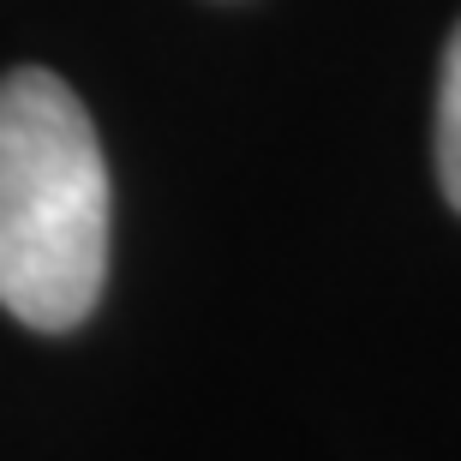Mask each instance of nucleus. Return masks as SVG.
<instances>
[{
	"mask_svg": "<svg viewBox=\"0 0 461 461\" xmlns=\"http://www.w3.org/2000/svg\"><path fill=\"white\" fill-rule=\"evenodd\" d=\"M108 282V162L67 78H0V306L31 330H78Z\"/></svg>",
	"mask_w": 461,
	"mask_h": 461,
	"instance_id": "nucleus-1",
	"label": "nucleus"
},
{
	"mask_svg": "<svg viewBox=\"0 0 461 461\" xmlns=\"http://www.w3.org/2000/svg\"><path fill=\"white\" fill-rule=\"evenodd\" d=\"M438 186L461 210V24L444 49V78H438Z\"/></svg>",
	"mask_w": 461,
	"mask_h": 461,
	"instance_id": "nucleus-2",
	"label": "nucleus"
}]
</instances>
